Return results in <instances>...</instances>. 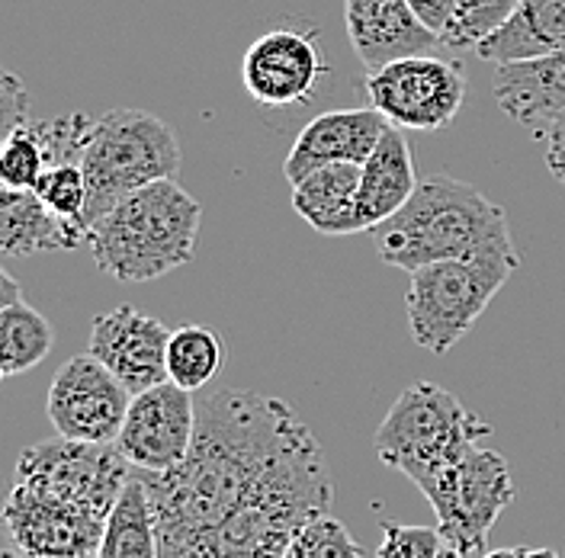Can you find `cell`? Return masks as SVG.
Instances as JSON below:
<instances>
[{
	"label": "cell",
	"instance_id": "ba28073f",
	"mask_svg": "<svg viewBox=\"0 0 565 558\" xmlns=\"http://www.w3.org/2000/svg\"><path fill=\"white\" fill-rule=\"evenodd\" d=\"M366 97L398 129H444L466 100V74L459 62L412 55L366 71Z\"/></svg>",
	"mask_w": 565,
	"mask_h": 558
},
{
	"label": "cell",
	"instance_id": "d6986e66",
	"mask_svg": "<svg viewBox=\"0 0 565 558\" xmlns=\"http://www.w3.org/2000/svg\"><path fill=\"white\" fill-rule=\"evenodd\" d=\"M360 164H328L292 183V210L318 235H360Z\"/></svg>",
	"mask_w": 565,
	"mask_h": 558
},
{
	"label": "cell",
	"instance_id": "7402d4cb",
	"mask_svg": "<svg viewBox=\"0 0 565 558\" xmlns=\"http://www.w3.org/2000/svg\"><path fill=\"white\" fill-rule=\"evenodd\" d=\"M55 344L49 318L30 302H13L0 309V369L3 376H23L35 369Z\"/></svg>",
	"mask_w": 565,
	"mask_h": 558
},
{
	"label": "cell",
	"instance_id": "8992f818",
	"mask_svg": "<svg viewBox=\"0 0 565 558\" xmlns=\"http://www.w3.org/2000/svg\"><path fill=\"white\" fill-rule=\"evenodd\" d=\"M129 479L132 465L116 443H81L58 437L35 443L17 459V485L65 501L104 521L113 514Z\"/></svg>",
	"mask_w": 565,
	"mask_h": 558
},
{
	"label": "cell",
	"instance_id": "44dd1931",
	"mask_svg": "<svg viewBox=\"0 0 565 558\" xmlns=\"http://www.w3.org/2000/svg\"><path fill=\"white\" fill-rule=\"evenodd\" d=\"M97 558H161V533L148 489L132 469V479L106 517L104 543Z\"/></svg>",
	"mask_w": 565,
	"mask_h": 558
},
{
	"label": "cell",
	"instance_id": "52a82bcc",
	"mask_svg": "<svg viewBox=\"0 0 565 558\" xmlns=\"http://www.w3.org/2000/svg\"><path fill=\"white\" fill-rule=\"evenodd\" d=\"M422 494L437 517L444 539L466 558H479L486 552L492 526L514 501V479L504 455L476 443Z\"/></svg>",
	"mask_w": 565,
	"mask_h": 558
},
{
	"label": "cell",
	"instance_id": "d6a6232c",
	"mask_svg": "<svg viewBox=\"0 0 565 558\" xmlns=\"http://www.w3.org/2000/svg\"><path fill=\"white\" fill-rule=\"evenodd\" d=\"M479 558H524V549H489Z\"/></svg>",
	"mask_w": 565,
	"mask_h": 558
},
{
	"label": "cell",
	"instance_id": "83f0119b",
	"mask_svg": "<svg viewBox=\"0 0 565 558\" xmlns=\"http://www.w3.org/2000/svg\"><path fill=\"white\" fill-rule=\"evenodd\" d=\"M444 543L447 539L437 526H408L386 521L376 558H437Z\"/></svg>",
	"mask_w": 565,
	"mask_h": 558
},
{
	"label": "cell",
	"instance_id": "9c48e42d",
	"mask_svg": "<svg viewBox=\"0 0 565 558\" xmlns=\"http://www.w3.org/2000/svg\"><path fill=\"white\" fill-rule=\"evenodd\" d=\"M132 405V391L94 353L62 363L49 385L45 415L58 437L81 443H116Z\"/></svg>",
	"mask_w": 565,
	"mask_h": 558
},
{
	"label": "cell",
	"instance_id": "4dcf8cb0",
	"mask_svg": "<svg viewBox=\"0 0 565 558\" xmlns=\"http://www.w3.org/2000/svg\"><path fill=\"white\" fill-rule=\"evenodd\" d=\"M546 168L565 186V112L546 126Z\"/></svg>",
	"mask_w": 565,
	"mask_h": 558
},
{
	"label": "cell",
	"instance_id": "9a60e30c",
	"mask_svg": "<svg viewBox=\"0 0 565 558\" xmlns=\"http://www.w3.org/2000/svg\"><path fill=\"white\" fill-rule=\"evenodd\" d=\"M344 23L353 55L366 71L412 55H434L437 45H444L440 35L418 20L408 0H344Z\"/></svg>",
	"mask_w": 565,
	"mask_h": 558
},
{
	"label": "cell",
	"instance_id": "d4e9b609",
	"mask_svg": "<svg viewBox=\"0 0 565 558\" xmlns=\"http://www.w3.org/2000/svg\"><path fill=\"white\" fill-rule=\"evenodd\" d=\"M521 7V0H457V17L444 35V45L450 49H476L486 35L511 20V13Z\"/></svg>",
	"mask_w": 565,
	"mask_h": 558
},
{
	"label": "cell",
	"instance_id": "1f68e13d",
	"mask_svg": "<svg viewBox=\"0 0 565 558\" xmlns=\"http://www.w3.org/2000/svg\"><path fill=\"white\" fill-rule=\"evenodd\" d=\"M20 292H23L20 282L10 277L7 270H0V309H7V305H13V302H23Z\"/></svg>",
	"mask_w": 565,
	"mask_h": 558
},
{
	"label": "cell",
	"instance_id": "7c38bea8",
	"mask_svg": "<svg viewBox=\"0 0 565 558\" xmlns=\"http://www.w3.org/2000/svg\"><path fill=\"white\" fill-rule=\"evenodd\" d=\"M3 521L13 546L30 558H97L106 529L104 517L17 482L3 504Z\"/></svg>",
	"mask_w": 565,
	"mask_h": 558
},
{
	"label": "cell",
	"instance_id": "2e32d148",
	"mask_svg": "<svg viewBox=\"0 0 565 558\" xmlns=\"http://www.w3.org/2000/svg\"><path fill=\"white\" fill-rule=\"evenodd\" d=\"M492 90L511 122L524 129H546L565 112V49L527 62L498 65Z\"/></svg>",
	"mask_w": 565,
	"mask_h": 558
},
{
	"label": "cell",
	"instance_id": "ac0fdd59",
	"mask_svg": "<svg viewBox=\"0 0 565 558\" xmlns=\"http://www.w3.org/2000/svg\"><path fill=\"white\" fill-rule=\"evenodd\" d=\"M418 190L412 144L398 126H388L373 154L360 164V222L363 232H373L380 222L402 210Z\"/></svg>",
	"mask_w": 565,
	"mask_h": 558
},
{
	"label": "cell",
	"instance_id": "5b68a950",
	"mask_svg": "<svg viewBox=\"0 0 565 558\" xmlns=\"http://www.w3.org/2000/svg\"><path fill=\"white\" fill-rule=\"evenodd\" d=\"M518 267V254H489L472 260H440L415 270L405 292L415 344L434 356L457 347Z\"/></svg>",
	"mask_w": 565,
	"mask_h": 558
},
{
	"label": "cell",
	"instance_id": "4316f807",
	"mask_svg": "<svg viewBox=\"0 0 565 558\" xmlns=\"http://www.w3.org/2000/svg\"><path fill=\"white\" fill-rule=\"evenodd\" d=\"M35 193L52 210L58 212V215H65L71 222H84V210H87V176H84V168L77 161H58V164H52L45 174L39 176Z\"/></svg>",
	"mask_w": 565,
	"mask_h": 558
},
{
	"label": "cell",
	"instance_id": "6da1fadb",
	"mask_svg": "<svg viewBox=\"0 0 565 558\" xmlns=\"http://www.w3.org/2000/svg\"><path fill=\"white\" fill-rule=\"evenodd\" d=\"M370 235L376 254L405 273L440 260L518 254L504 210L472 183L447 174L424 176L412 200Z\"/></svg>",
	"mask_w": 565,
	"mask_h": 558
},
{
	"label": "cell",
	"instance_id": "3957f363",
	"mask_svg": "<svg viewBox=\"0 0 565 558\" xmlns=\"http://www.w3.org/2000/svg\"><path fill=\"white\" fill-rule=\"evenodd\" d=\"M486 437H492V423L472 415L454 391L437 383H415L388 408L373 447L383 465L424 491Z\"/></svg>",
	"mask_w": 565,
	"mask_h": 558
},
{
	"label": "cell",
	"instance_id": "e575fe53",
	"mask_svg": "<svg viewBox=\"0 0 565 558\" xmlns=\"http://www.w3.org/2000/svg\"><path fill=\"white\" fill-rule=\"evenodd\" d=\"M437 558H466L462 552H459L457 546H450V543H444V549H440V556Z\"/></svg>",
	"mask_w": 565,
	"mask_h": 558
},
{
	"label": "cell",
	"instance_id": "30bf717a",
	"mask_svg": "<svg viewBox=\"0 0 565 558\" xmlns=\"http://www.w3.org/2000/svg\"><path fill=\"white\" fill-rule=\"evenodd\" d=\"M193 437L196 401L186 388L168 379L132 395L116 447L136 472H171L190 455Z\"/></svg>",
	"mask_w": 565,
	"mask_h": 558
},
{
	"label": "cell",
	"instance_id": "f546056e",
	"mask_svg": "<svg viewBox=\"0 0 565 558\" xmlns=\"http://www.w3.org/2000/svg\"><path fill=\"white\" fill-rule=\"evenodd\" d=\"M408 3H412V10L418 13L424 26L434 30L444 42V35H447L454 17H457V0H408Z\"/></svg>",
	"mask_w": 565,
	"mask_h": 558
},
{
	"label": "cell",
	"instance_id": "8fae6325",
	"mask_svg": "<svg viewBox=\"0 0 565 558\" xmlns=\"http://www.w3.org/2000/svg\"><path fill=\"white\" fill-rule=\"evenodd\" d=\"M324 74L328 65L318 39L299 30L264 33L247 49L242 62L247 97L267 109L312 104Z\"/></svg>",
	"mask_w": 565,
	"mask_h": 558
},
{
	"label": "cell",
	"instance_id": "836d02e7",
	"mask_svg": "<svg viewBox=\"0 0 565 558\" xmlns=\"http://www.w3.org/2000/svg\"><path fill=\"white\" fill-rule=\"evenodd\" d=\"M524 558H559L556 549H524Z\"/></svg>",
	"mask_w": 565,
	"mask_h": 558
},
{
	"label": "cell",
	"instance_id": "ffe728a7",
	"mask_svg": "<svg viewBox=\"0 0 565 558\" xmlns=\"http://www.w3.org/2000/svg\"><path fill=\"white\" fill-rule=\"evenodd\" d=\"M565 49V0H521L504 26L486 35L476 52L494 65L527 62Z\"/></svg>",
	"mask_w": 565,
	"mask_h": 558
},
{
	"label": "cell",
	"instance_id": "7a4b0ae2",
	"mask_svg": "<svg viewBox=\"0 0 565 558\" xmlns=\"http://www.w3.org/2000/svg\"><path fill=\"white\" fill-rule=\"evenodd\" d=\"M203 225L200 203L174 176L154 180L90 225V250L106 277L148 282L193 260Z\"/></svg>",
	"mask_w": 565,
	"mask_h": 558
},
{
	"label": "cell",
	"instance_id": "e0dca14e",
	"mask_svg": "<svg viewBox=\"0 0 565 558\" xmlns=\"http://www.w3.org/2000/svg\"><path fill=\"white\" fill-rule=\"evenodd\" d=\"M90 242L84 222H71L52 210L35 190L3 186L0 193V250L7 257H30L39 250H74Z\"/></svg>",
	"mask_w": 565,
	"mask_h": 558
},
{
	"label": "cell",
	"instance_id": "484cf974",
	"mask_svg": "<svg viewBox=\"0 0 565 558\" xmlns=\"http://www.w3.org/2000/svg\"><path fill=\"white\" fill-rule=\"evenodd\" d=\"M282 558H363V549L348 526L321 514L316 521L299 526V533L292 536Z\"/></svg>",
	"mask_w": 565,
	"mask_h": 558
},
{
	"label": "cell",
	"instance_id": "603a6c76",
	"mask_svg": "<svg viewBox=\"0 0 565 558\" xmlns=\"http://www.w3.org/2000/svg\"><path fill=\"white\" fill-rule=\"evenodd\" d=\"M225 360L222 337L206 324L177 328L168 344V379L186 391H200L218 376Z\"/></svg>",
	"mask_w": 565,
	"mask_h": 558
},
{
	"label": "cell",
	"instance_id": "4fadbf2b",
	"mask_svg": "<svg viewBox=\"0 0 565 558\" xmlns=\"http://www.w3.org/2000/svg\"><path fill=\"white\" fill-rule=\"evenodd\" d=\"M171 334L164 321L145 314L132 305H119L113 312L94 318L90 353L119 376L132 395L158 383H168V344Z\"/></svg>",
	"mask_w": 565,
	"mask_h": 558
},
{
	"label": "cell",
	"instance_id": "d590c367",
	"mask_svg": "<svg viewBox=\"0 0 565 558\" xmlns=\"http://www.w3.org/2000/svg\"><path fill=\"white\" fill-rule=\"evenodd\" d=\"M3 558H30V556H23L20 549H3Z\"/></svg>",
	"mask_w": 565,
	"mask_h": 558
},
{
	"label": "cell",
	"instance_id": "277c9868",
	"mask_svg": "<svg viewBox=\"0 0 565 558\" xmlns=\"http://www.w3.org/2000/svg\"><path fill=\"white\" fill-rule=\"evenodd\" d=\"M77 164L87 176L84 222L94 225L136 190L168 180L180 171V144L174 129L145 109H109L90 119Z\"/></svg>",
	"mask_w": 565,
	"mask_h": 558
},
{
	"label": "cell",
	"instance_id": "5bb4252c",
	"mask_svg": "<svg viewBox=\"0 0 565 558\" xmlns=\"http://www.w3.org/2000/svg\"><path fill=\"white\" fill-rule=\"evenodd\" d=\"M392 126L386 116L370 106V109H334L316 116L299 139L292 141L282 174L289 183H299L312 171H321L328 164H363L380 139Z\"/></svg>",
	"mask_w": 565,
	"mask_h": 558
},
{
	"label": "cell",
	"instance_id": "f1b7e54d",
	"mask_svg": "<svg viewBox=\"0 0 565 558\" xmlns=\"http://www.w3.org/2000/svg\"><path fill=\"white\" fill-rule=\"evenodd\" d=\"M26 122H30V94L13 74H3L0 77V139L13 136Z\"/></svg>",
	"mask_w": 565,
	"mask_h": 558
},
{
	"label": "cell",
	"instance_id": "cb8c5ba5",
	"mask_svg": "<svg viewBox=\"0 0 565 558\" xmlns=\"http://www.w3.org/2000/svg\"><path fill=\"white\" fill-rule=\"evenodd\" d=\"M55 164L49 139V122H26L3 139L0 151V180L13 190H35L39 176Z\"/></svg>",
	"mask_w": 565,
	"mask_h": 558
}]
</instances>
